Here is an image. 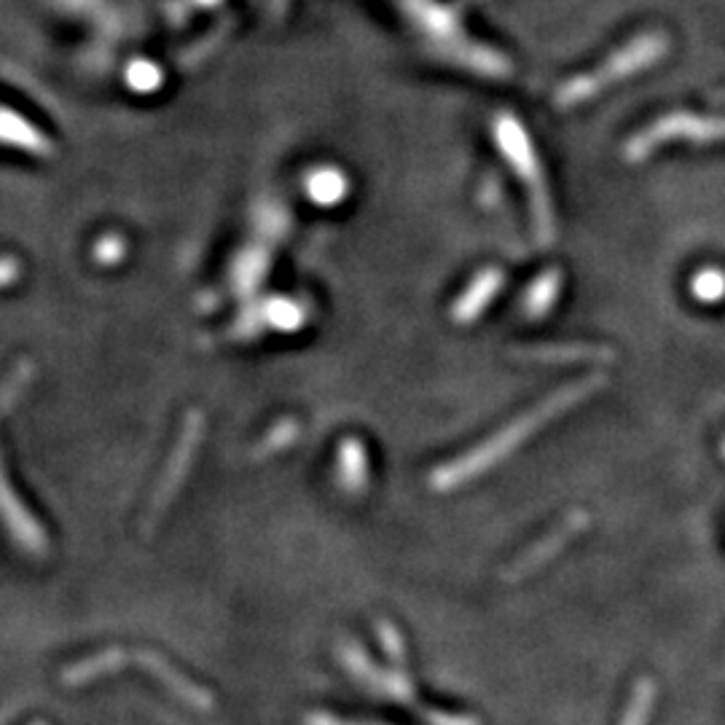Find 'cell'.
I'll use <instances>...</instances> for the list:
<instances>
[{"label": "cell", "instance_id": "cell-1", "mask_svg": "<svg viewBox=\"0 0 725 725\" xmlns=\"http://www.w3.org/2000/svg\"><path fill=\"white\" fill-rule=\"evenodd\" d=\"M605 382H607L605 377H589V379H583V382H575V384H570V388L559 390V393H554L548 401H543L540 406L532 408L530 414H524V417L519 419V423H513L511 428L502 430L500 436L489 438L487 443H482L476 452L465 454V457H460L454 465H447L443 471H438L436 476H432V484L441 489H447V487H454V484L467 482V478L476 476V473L487 471V465H492V462L506 457L508 452L516 449V443H522L524 438L532 436V432L540 430L543 423L559 417V414H564L567 408H572L575 403H581L583 397L594 395L596 390L605 388Z\"/></svg>", "mask_w": 725, "mask_h": 725}, {"label": "cell", "instance_id": "cell-2", "mask_svg": "<svg viewBox=\"0 0 725 725\" xmlns=\"http://www.w3.org/2000/svg\"><path fill=\"white\" fill-rule=\"evenodd\" d=\"M669 49H671L669 35L664 33L637 35V38H631L629 44H623L621 49L613 51L599 68L567 81V84L557 92V108H572V105L586 103V99L605 92L607 86L618 84V81H627L631 75L653 68L656 62H661L666 55H669Z\"/></svg>", "mask_w": 725, "mask_h": 725}, {"label": "cell", "instance_id": "cell-3", "mask_svg": "<svg viewBox=\"0 0 725 725\" xmlns=\"http://www.w3.org/2000/svg\"><path fill=\"white\" fill-rule=\"evenodd\" d=\"M675 140H688V143L696 145L723 143L725 116H701L691 114V110H671V114L658 116L656 121L631 134L629 143L623 145V159L631 162V165L645 162L658 148H664L666 143H675Z\"/></svg>", "mask_w": 725, "mask_h": 725}, {"label": "cell", "instance_id": "cell-4", "mask_svg": "<svg viewBox=\"0 0 725 725\" xmlns=\"http://www.w3.org/2000/svg\"><path fill=\"white\" fill-rule=\"evenodd\" d=\"M497 134H500V143H502V151H506L508 162H511L513 169H519L522 178L527 180L532 207H535L537 237H540L543 245H548L554 239L551 199H548L546 183H543L540 162H537L535 151H532L527 132H524V127L519 124V119H513V116H502L500 127H497Z\"/></svg>", "mask_w": 725, "mask_h": 725}, {"label": "cell", "instance_id": "cell-5", "mask_svg": "<svg viewBox=\"0 0 725 725\" xmlns=\"http://www.w3.org/2000/svg\"><path fill=\"white\" fill-rule=\"evenodd\" d=\"M199 430H202V423H199V417H191L189 425H186L183 436H180L178 449H175V462H169L165 478H162L159 489H156V495H154V502L148 506V524H145V530L154 527V524L159 522V516L165 513L169 500H173L175 492H178V484L183 482V476H186V465H189L191 454L197 452Z\"/></svg>", "mask_w": 725, "mask_h": 725}, {"label": "cell", "instance_id": "cell-6", "mask_svg": "<svg viewBox=\"0 0 725 725\" xmlns=\"http://www.w3.org/2000/svg\"><path fill=\"white\" fill-rule=\"evenodd\" d=\"M519 355L535 362H610L613 349L599 347V344H564V347H532L522 349Z\"/></svg>", "mask_w": 725, "mask_h": 725}, {"label": "cell", "instance_id": "cell-7", "mask_svg": "<svg viewBox=\"0 0 725 725\" xmlns=\"http://www.w3.org/2000/svg\"><path fill=\"white\" fill-rule=\"evenodd\" d=\"M583 522H586V516H572L570 522L564 524V527L554 532V535H548L546 540L540 543V546H532L530 551L524 554L522 559H519V561H513V564L508 567V570H506V578H508V581H513V578H522L524 572L535 570L537 564H543V561H546L548 557H551V551H557V548L564 546V543L570 540L572 535H575L578 524H583Z\"/></svg>", "mask_w": 725, "mask_h": 725}, {"label": "cell", "instance_id": "cell-8", "mask_svg": "<svg viewBox=\"0 0 725 725\" xmlns=\"http://www.w3.org/2000/svg\"><path fill=\"white\" fill-rule=\"evenodd\" d=\"M140 658L145 661V666H148V669L154 671V675L159 677V680L165 682V686L175 688V693H178L180 699L186 701V704L199 706V710H207V706H210V696L204 693V691H199L194 682L186 680V677L180 675V671H175L173 666H167L165 658L148 656V653H140Z\"/></svg>", "mask_w": 725, "mask_h": 725}, {"label": "cell", "instance_id": "cell-9", "mask_svg": "<svg viewBox=\"0 0 725 725\" xmlns=\"http://www.w3.org/2000/svg\"><path fill=\"white\" fill-rule=\"evenodd\" d=\"M561 290V269H548L540 280L532 283V288L527 290V301H524V309L532 320H537L540 314H546L548 309L557 304V296Z\"/></svg>", "mask_w": 725, "mask_h": 725}, {"label": "cell", "instance_id": "cell-10", "mask_svg": "<svg viewBox=\"0 0 725 725\" xmlns=\"http://www.w3.org/2000/svg\"><path fill=\"white\" fill-rule=\"evenodd\" d=\"M691 294L699 304H723L725 301V269L704 266L693 274Z\"/></svg>", "mask_w": 725, "mask_h": 725}, {"label": "cell", "instance_id": "cell-11", "mask_svg": "<svg viewBox=\"0 0 725 725\" xmlns=\"http://www.w3.org/2000/svg\"><path fill=\"white\" fill-rule=\"evenodd\" d=\"M500 283H502V274L497 272H484V277L478 280V288H476V296L473 294H465V298H462L460 301V307H457V320H462V323H465V320H473L471 314H478L482 312V307L484 304L489 301V298H492V294H497V288H500Z\"/></svg>", "mask_w": 725, "mask_h": 725}, {"label": "cell", "instance_id": "cell-12", "mask_svg": "<svg viewBox=\"0 0 725 725\" xmlns=\"http://www.w3.org/2000/svg\"><path fill=\"white\" fill-rule=\"evenodd\" d=\"M116 658H124V653H121V651H105V653H99V656L90 658V661H86V664H79V666H73V669H68L66 680H70V686H75V682L92 680V677L105 675V671L119 669L121 661H116Z\"/></svg>", "mask_w": 725, "mask_h": 725}, {"label": "cell", "instance_id": "cell-13", "mask_svg": "<svg viewBox=\"0 0 725 725\" xmlns=\"http://www.w3.org/2000/svg\"><path fill=\"white\" fill-rule=\"evenodd\" d=\"M342 183L344 180L336 169H323V173H318L309 178V194L318 199V202H336V199L344 194V189H333V186H342Z\"/></svg>", "mask_w": 725, "mask_h": 725}, {"label": "cell", "instance_id": "cell-14", "mask_svg": "<svg viewBox=\"0 0 725 725\" xmlns=\"http://www.w3.org/2000/svg\"><path fill=\"white\" fill-rule=\"evenodd\" d=\"M35 725H40V723H35Z\"/></svg>", "mask_w": 725, "mask_h": 725}]
</instances>
